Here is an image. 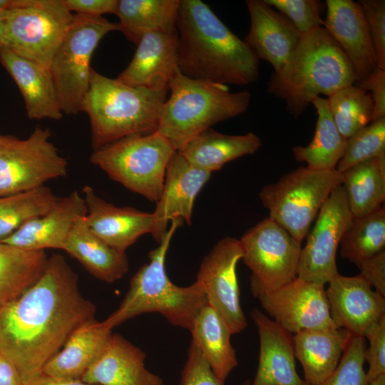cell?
I'll return each mask as SVG.
<instances>
[{"label": "cell", "mask_w": 385, "mask_h": 385, "mask_svg": "<svg viewBox=\"0 0 385 385\" xmlns=\"http://www.w3.org/2000/svg\"><path fill=\"white\" fill-rule=\"evenodd\" d=\"M95 314V305L80 292L78 274L62 255H53L31 287L0 306V354L24 385H32L72 333Z\"/></svg>", "instance_id": "6da1fadb"}, {"label": "cell", "mask_w": 385, "mask_h": 385, "mask_svg": "<svg viewBox=\"0 0 385 385\" xmlns=\"http://www.w3.org/2000/svg\"><path fill=\"white\" fill-rule=\"evenodd\" d=\"M178 63L192 79L247 86L259 78V60L200 0H180L176 18Z\"/></svg>", "instance_id": "7a4b0ae2"}, {"label": "cell", "mask_w": 385, "mask_h": 385, "mask_svg": "<svg viewBox=\"0 0 385 385\" xmlns=\"http://www.w3.org/2000/svg\"><path fill=\"white\" fill-rule=\"evenodd\" d=\"M357 80L340 46L321 26L302 35L285 66L271 75L267 91L282 99L297 118L315 97H328Z\"/></svg>", "instance_id": "3957f363"}, {"label": "cell", "mask_w": 385, "mask_h": 385, "mask_svg": "<svg viewBox=\"0 0 385 385\" xmlns=\"http://www.w3.org/2000/svg\"><path fill=\"white\" fill-rule=\"evenodd\" d=\"M171 224L159 243L149 254V262L132 277L129 288L118 309L102 321L113 329L125 321L148 313L160 314L172 325L190 330L199 311L207 303L201 287L175 284L168 277L165 259L172 238L183 224L180 219Z\"/></svg>", "instance_id": "277c9868"}, {"label": "cell", "mask_w": 385, "mask_h": 385, "mask_svg": "<svg viewBox=\"0 0 385 385\" xmlns=\"http://www.w3.org/2000/svg\"><path fill=\"white\" fill-rule=\"evenodd\" d=\"M168 91L128 86L92 68L82 111L90 120L93 150L129 135L157 132Z\"/></svg>", "instance_id": "5b68a950"}, {"label": "cell", "mask_w": 385, "mask_h": 385, "mask_svg": "<svg viewBox=\"0 0 385 385\" xmlns=\"http://www.w3.org/2000/svg\"><path fill=\"white\" fill-rule=\"evenodd\" d=\"M168 89L157 133L176 151L212 125L246 112L251 101L248 91L230 92L227 86L192 79L180 70Z\"/></svg>", "instance_id": "8992f818"}, {"label": "cell", "mask_w": 385, "mask_h": 385, "mask_svg": "<svg viewBox=\"0 0 385 385\" xmlns=\"http://www.w3.org/2000/svg\"><path fill=\"white\" fill-rule=\"evenodd\" d=\"M176 150L155 132L129 135L93 150L91 162L113 180L156 202L168 162Z\"/></svg>", "instance_id": "52a82bcc"}, {"label": "cell", "mask_w": 385, "mask_h": 385, "mask_svg": "<svg viewBox=\"0 0 385 385\" xmlns=\"http://www.w3.org/2000/svg\"><path fill=\"white\" fill-rule=\"evenodd\" d=\"M342 184V175L337 169L299 167L264 186L259 196L269 217L302 245L321 207Z\"/></svg>", "instance_id": "ba28073f"}, {"label": "cell", "mask_w": 385, "mask_h": 385, "mask_svg": "<svg viewBox=\"0 0 385 385\" xmlns=\"http://www.w3.org/2000/svg\"><path fill=\"white\" fill-rule=\"evenodd\" d=\"M73 16L63 0H11L3 14L5 47L49 70Z\"/></svg>", "instance_id": "9c48e42d"}, {"label": "cell", "mask_w": 385, "mask_h": 385, "mask_svg": "<svg viewBox=\"0 0 385 385\" xmlns=\"http://www.w3.org/2000/svg\"><path fill=\"white\" fill-rule=\"evenodd\" d=\"M113 31H118V23L103 16L74 14L49 68L63 113L82 111L89 88L91 56L101 40Z\"/></svg>", "instance_id": "30bf717a"}, {"label": "cell", "mask_w": 385, "mask_h": 385, "mask_svg": "<svg viewBox=\"0 0 385 385\" xmlns=\"http://www.w3.org/2000/svg\"><path fill=\"white\" fill-rule=\"evenodd\" d=\"M239 240L242 260L251 271L254 297L258 299L297 277L302 246L270 217L250 227Z\"/></svg>", "instance_id": "8fae6325"}, {"label": "cell", "mask_w": 385, "mask_h": 385, "mask_svg": "<svg viewBox=\"0 0 385 385\" xmlns=\"http://www.w3.org/2000/svg\"><path fill=\"white\" fill-rule=\"evenodd\" d=\"M51 136L48 128L40 126L25 139L0 135V197L33 190L67 175L68 162Z\"/></svg>", "instance_id": "7c38bea8"}, {"label": "cell", "mask_w": 385, "mask_h": 385, "mask_svg": "<svg viewBox=\"0 0 385 385\" xmlns=\"http://www.w3.org/2000/svg\"><path fill=\"white\" fill-rule=\"evenodd\" d=\"M316 217L301 249L297 277L324 286L339 274L337 252L353 218L342 185L332 192Z\"/></svg>", "instance_id": "4fadbf2b"}, {"label": "cell", "mask_w": 385, "mask_h": 385, "mask_svg": "<svg viewBox=\"0 0 385 385\" xmlns=\"http://www.w3.org/2000/svg\"><path fill=\"white\" fill-rule=\"evenodd\" d=\"M242 257L240 240L225 237L204 257L195 280L207 303L222 318L232 334H239L247 327L237 275V265Z\"/></svg>", "instance_id": "5bb4252c"}, {"label": "cell", "mask_w": 385, "mask_h": 385, "mask_svg": "<svg viewBox=\"0 0 385 385\" xmlns=\"http://www.w3.org/2000/svg\"><path fill=\"white\" fill-rule=\"evenodd\" d=\"M257 299L272 319L291 334L337 327L330 317L324 285L297 277Z\"/></svg>", "instance_id": "9a60e30c"}, {"label": "cell", "mask_w": 385, "mask_h": 385, "mask_svg": "<svg viewBox=\"0 0 385 385\" xmlns=\"http://www.w3.org/2000/svg\"><path fill=\"white\" fill-rule=\"evenodd\" d=\"M326 295L331 319L337 328L365 337L385 317V297L359 274H337L329 283Z\"/></svg>", "instance_id": "2e32d148"}, {"label": "cell", "mask_w": 385, "mask_h": 385, "mask_svg": "<svg viewBox=\"0 0 385 385\" xmlns=\"http://www.w3.org/2000/svg\"><path fill=\"white\" fill-rule=\"evenodd\" d=\"M211 174L192 165L178 151L173 153L167 165L161 195L152 212L154 225L150 235L158 244L164 238L169 221L180 219L191 223L195 198Z\"/></svg>", "instance_id": "e0dca14e"}, {"label": "cell", "mask_w": 385, "mask_h": 385, "mask_svg": "<svg viewBox=\"0 0 385 385\" xmlns=\"http://www.w3.org/2000/svg\"><path fill=\"white\" fill-rule=\"evenodd\" d=\"M250 19L245 43L258 60L269 62L274 73L285 66L302 35L284 15L264 0L245 1Z\"/></svg>", "instance_id": "ac0fdd59"}, {"label": "cell", "mask_w": 385, "mask_h": 385, "mask_svg": "<svg viewBox=\"0 0 385 385\" xmlns=\"http://www.w3.org/2000/svg\"><path fill=\"white\" fill-rule=\"evenodd\" d=\"M325 4L324 29L348 58L357 76V81L366 78L377 66L361 5L352 0H327Z\"/></svg>", "instance_id": "d6986e66"}, {"label": "cell", "mask_w": 385, "mask_h": 385, "mask_svg": "<svg viewBox=\"0 0 385 385\" xmlns=\"http://www.w3.org/2000/svg\"><path fill=\"white\" fill-rule=\"evenodd\" d=\"M178 41L177 29L145 34L138 43L130 63L115 78L131 86L169 90V83L179 70Z\"/></svg>", "instance_id": "ffe728a7"}, {"label": "cell", "mask_w": 385, "mask_h": 385, "mask_svg": "<svg viewBox=\"0 0 385 385\" xmlns=\"http://www.w3.org/2000/svg\"><path fill=\"white\" fill-rule=\"evenodd\" d=\"M83 193L88 227L113 249L125 252L140 236L151 234L154 225L152 212L117 207L99 197L88 185L83 188Z\"/></svg>", "instance_id": "44dd1931"}, {"label": "cell", "mask_w": 385, "mask_h": 385, "mask_svg": "<svg viewBox=\"0 0 385 385\" xmlns=\"http://www.w3.org/2000/svg\"><path fill=\"white\" fill-rule=\"evenodd\" d=\"M250 315L260 338L258 366L251 385H309L297 374L292 334L258 309Z\"/></svg>", "instance_id": "7402d4cb"}, {"label": "cell", "mask_w": 385, "mask_h": 385, "mask_svg": "<svg viewBox=\"0 0 385 385\" xmlns=\"http://www.w3.org/2000/svg\"><path fill=\"white\" fill-rule=\"evenodd\" d=\"M84 198L77 191L58 197L45 215L25 224L9 237L0 241L26 250H63L76 222L86 215Z\"/></svg>", "instance_id": "603a6c76"}, {"label": "cell", "mask_w": 385, "mask_h": 385, "mask_svg": "<svg viewBox=\"0 0 385 385\" xmlns=\"http://www.w3.org/2000/svg\"><path fill=\"white\" fill-rule=\"evenodd\" d=\"M145 354L118 334H112L103 351L81 381L96 385H164L145 366Z\"/></svg>", "instance_id": "cb8c5ba5"}, {"label": "cell", "mask_w": 385, "mask_h": 385, "mask_svg": "<svg viewBox=\"0 0 385 385\" xmlns=\"http://www.w3.org/2000/svg\"><path fill=\"white\" fill-rule=\"evenodd\" d=\"M0 63L17 85L29 119L62 118L63 113L49 70L5 46H0Z\"/></svg>", "instance_id": "d4e9b609"}, {"label": "cell", "mask_w": 385, "mask_h": 385, "mask_svg": "<svg viewBox=\"0 0 385 385\" xmlns=\"http://www.w3.org/2000/svg\"><path fill=\"white\" fill-rule=\"evenodd\" d=\"M351 335L344 329L329 327L305 329L292 336L295 358L307 384L319 385L335 370Z\"/></svg>", "instance_id": "484cf974"}, {"label": "cell", "mask_w": 385, "mask_h": 385, "mask_svg": "<svg viewBox=\"0 0 385 385\" xmlns=\"http://www.w3.org/2000/svg\"><path fill=\"white\" fill-rule=\"evenodd\" d=\"M112 334V329L96 319L81 325L45 365L43 374L81 380L99 357Z\"/></svg>", "instance_id": "4316f807"}, {"label": "cell", "mask_w": 385, "mask_h": 385, "mask_svg": "<svg viewBox=\"0 0 385 385\" xmlns=\"http://www.w3.org/2000/svg\"><path fill=\"white\" fill-rule=\"evenodd\" d=\"M63 250L76 259L93 276L108 283L120 279L128 270L125 252L113 249L93 234L86 216L76 221Z\"/></svg>", "instance_id": "83f0119b"}, {"label": "cell", "mask_w": 385, "mask_h": 385, "mask_svg": "<svg viewBox=\"0 0 385 385\" xmlns=\"http://www.w3.org/2000/svg\"><path fill=\"white\" fill-rule=\"evenodd\" d=\"M261 146L260 138L252 132L229 135L210 128L178 152L192 165L212 173L232 160L256 153Z\"/></svg>", "instance_id": "f1b7e54d"}, {"label": "cell", "mask_w": 385, "mask_h": 385, "mask_svg": "<svg viewBox=\"0 0 385 385\" xmlns=\"http://www.w3.org/2000/svg\"><path fill=\"white\" fill-rule=\"evenodd\" d=\"M192 340L222 385L238 365L236 351L231 344L232 333L216 312L207 303L196 315L189 330Z\"/></svg>", "instance_id": "f546056e"}, {"label": "cell", "mask_w": 385, "mask_h": 385, "mask_svg": "<svg viewBox=\"0 0 385 385\" xmlns=\"http://www.w3.org/2000/svg\"><path fill=\"white\" fill-rule=\"evenodd\" d=\"M180 0H118V31L136 45L152 32L176 30Z\"/></svg>", "instance_id": "4dcf8cb0"}, {"label": "cell", "mask_w": 385, "mask_h": 385, "mask_svg": "<svg viewBox=\"0 0 385 385\" xmlns=\"http://www.w3.org/2000/svg\"><path fill=\"white\" fill-rule=\"evenodd\" d=\"M311 104L317 114L314 137L305 146H294L293 155L297 161L306 163L309 168L335 170L345 152L347 139L339 131L327 98L315 97Z\"/></svg>", "instance_id": "1f68e13d"}, {"label": "cell", "mask_w": 385, "mask_h": 385, "mask_svg": "<svg viewBox=\"0 0 385 385\" xmlns=\"http://www.w3.org/2000/svg\"><path fill=\"white\" fill-rule=\"evenodd\" d=\"M341 173L353 217L382 207L385 200V154L357 163Z\"/></svg>", "instance_id": "d6a6232c"}, {"label": "cell", "mask_w": 385, "mask_h": 385, "mask_svg": "<svg viewBox=\"0 0 385 385\" xmlns=\"http://www.w3.org/2000/svg\"><path fill=\"white\" fill-rule=\"evenodd\" d=\"M45 251L26 250L0 242V306L24 293L43 274Z\"/></svg>", "instance_id": "836d02e7"}, {"label": "cell", "mask_w": 385, "mask_h": 385, "mask_svg": "<svg viewBox=\"0 0 385 385\" xmlns=\"http://www.w3.org/2000/svg\"><path fill=\"white\" fill-rule=\"evenodd\" d=\"M339 245L341 257L356 266L385 250L384 207L353 217Z\"/></svg>", "instance_id": "e575fe53"}, {"label": "cell", "mask_w": 385, "mask_h": 385, "mask_svg": "<svg viewBox=\"0 0 385 385\" xmlns=\"http://www.w3.org/2000/svg\"><path fill=\"white\" fill-rule=\"evenodd\" d=\"M58 199V197L45 185L0 197V241L31 220L45 215Z\"/></svg>", "instance_id": "d590c367"}, {"label": "cell", "mask_w": 385, "mask_h": 385, "mask_svg": "<svg viewBox=\"0 0 385 385\" xmlns=\"http://www.w3.org/2000/svg\"><path fill=\"white\" fill-rule=\"evenodd\" d=\"M327 100L339 131L346 139L373 120L370 94L354 84L336 91Z\"/></svg>", "instance_id": "8d00e7d4"}, {"label": "cell", "mask_w": 385, "mask_h": 385, "mask_svg": "<svg viewBox=\"0 0 385 385\" xmlns=\"http://www.w3.org/2000/svg\"><path fill=\"white\" fill-rule=\"evenodd\" d=\"M385 154V118L371 121L347 139L337 170L342 173L361 162Z\"/></svg>", "instance_id": "74e56055"}, {"label": "cell", "mask_w": 385, "mask_h": 385, "mask_svg": "<svg viewBox=\"0 0 385 385\" xmlns=\"http://www.w3.org/2000/svg\"><path fill=\"white\" fill-rule=\"evenodd\" d=\"M366 346L364 337L351 335L337 367L319 385H367L364 368Z\"/></svg>", "instance_id": "f35d334b"}, {"label": "cell", "mask_w": 385, "mask_h": 385, "mask_svg": "<svg viewBox=\"0 0 385 385\" xmlns=\"http://www.w3.org/2000/svg\"><path fill=\"white\" fill-rule=\"evenodd\" d=\"M287 18L302 34L324 26L322 3L319 0H264Z\"/></svg>", "instance_id": "ab89813d"}, {"label": "cell", "mask_w": 385, "mask_h": 385, "mask_svg": "<svg viewBox=\"0 0 385 385\" xmlns=\"http://www.w3.org/2000/svg\"><path fill=\"white\" fill-rule=\"evenodd\" d=\"M374 46L377 68L385 70V1L359 0Z\"/></svg>", "instance_id": "60d3db41"}, {"label": "cell", "mask_w": 385, "mask_h": 385, "mask_svg": "<svg viewBox=\"0 0 385 385\" xmlns=\"http://www.w3.org/2000/svg\"><path fill=\"white\" fill-rule=\"evenodd\" d=\"M369 342L365 351V361L369 364L366 371L367 384L385 374V317L366 334Z\"/></svg>", "instance_id": "b9f144b4"}, {"label": "cell", "mask_w": 385, "mask_h": 385, "mask_svg": "<svg viewBox=\"0 0 385 385\" xmlns=\"http://www.w3.org/2000/svg\"><path fill=\"white\" fill-rule=\"evenodd\" d=\"M180 385H222L192 340L181 371Z\"/></svg>", "instance_id": "7bdbcfd3"}, {"label": "cell", "mask_w": 385, "mask_h": 385, "mask_svg": "<svg viewBox=\"0 0 385 385\" xmlns=\"http://www.w3.org/2000/svg\"><path fill=\"white\" fill-rule=\"evenodd\" d=\"M354 85L367 91L373 101V120L385 118V70L376 68L366 78Z\"/></svg>", "instance_id": "ee69618b"}, {"label": "cell", "mask_w": 385, "mask_h": 385, "mask_svg": "<svg viewBox=\"0 0 385 385\" xmlns=\"http://www.w3.org/2000/svg\"><path fill=\"white\" fill-rule=\"evenodd\" d=\"M361 276L379 294L385 297V250L356 266Z\"/></svg>", "instance_id": "f6af8a7d"}, {"label": "cell", "mask_w": 385, "mask_h": 385, "mask_svg": "<svg viewBox=\"0 0 385 385\" xmlns=\"http://www.w3.org/2000/svg\"><path fill=\"white\" fill-rule=\"evenodd\" d=\"M68 9L76 14L101 17L116 14L118 0H63Z\"/></svg>", "instance_id": "bcb514c9"}, {"label": "cell", "mask_w": 385, "mask_h": 385, "mask_svg": "<svg viewBox=\"0 0 385 385\" xmlns=\"http://www.w3.org/2000/svg\"><path fill=\"white\" fill-rule=\"evenodd\" d=\"M0 385H24L15 367L1 354Z\"/></svg>", "instance_id": "7dc6e473"}, {"label": "cell", "mask_w": 385, "mask_h": 385, "mask_svg": "<svg viewBox=\"0 0 385 385\" xmlns=\"http://www.w3.org/2000/svg\"><path fill=\"white\" fill-rule=\"evenodd\" d=\"M32 385H96L89 384L80 379H70L43 374Z\"/></svg>", "instance_id": "c3c4849f"}, {"label": "cell", "mask_w": 385, "mask_h": 385, "mask_svg": "<svg viewBox=\"0 0 385 385\" xmlns=\"http://www.w3.org/2000/svg\"><path fill=\"white\" fill-rule=\"evenodd\" d=\"M0 14V46H5L4 27L3 21V14Z\"/></svg>", "instance_id": "681fc988"}, {"label": "cell", "mask_w": 385, "mask_h": 385, "mask_svg": "<svg viewBox=\"0 0 385 385\" xmlns=\"http://www.w3.org/2000/svg\"><path fill=\"white\" fill-rule=\"evenodd\" d=\"M367 385H385V374L380 376Z\"/></svg>", "instance_id": "f907efd6"}, {"label": "cell", "mask_w": 385, "mask_h": 385, "mask_svg": "<svg viewBox=\"0 0 385 385\" xmlns=\"http://www.w3.org/2000/svg\"><path fill=\"white\" fill-rule=\"evenodd\" d=\"M11 0H0V14L4 13L10 6Z\"/></svg>", "instance_id": "816d5d0a"}, {"label": "cell", "mask_w": 385, "mask_h": 385, "mask_svg": "<svg viewBox=\"0 0 385 385\" xmlns=\"http://www.w3.org/2000/svg\"><path fill=\"white\" fill-rule=\"evenodd\" d=\"M242 385H251V382L250 380L245 381Z\"/></svg>", "instance_id": "f5cc1de1"}]
</instances>
